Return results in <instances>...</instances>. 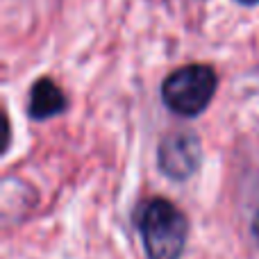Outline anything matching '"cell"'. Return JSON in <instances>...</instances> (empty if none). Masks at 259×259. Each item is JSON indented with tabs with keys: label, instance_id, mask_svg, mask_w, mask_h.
<instances>
[{
	"label": "cell",
	"instance_id": "1",
	"mask_svg": "<svg viewBox=\"0 0 259 259\" xmlns=\"http://www.w3.org/2000/svg\"><path fill=\"white\" fill-rule=\"evenodd\" d=\"M143 250L148 259H180L187 243V216L166 198H150L139 214Z\"/></svg>",
	"mask_w": 259,
	"mask_h": 259
},
{
	"label": "cell",
	"instance_id": "2",
	"mask_svg": "<svg viewBox=\"0 0 259 259\" xmlns=\"http://www.w3.org/2000/svg\"><path fill=\"white\" fill-rule=\"evenodd\" d=\"M219 89L216 71L207 64H189L161 82V100L178 116H198L209 107Z\"/></svg>",
	"mask_w": 259,
	"mask_h": 259
},
{
	"label": "cell",
	"instance_id": "3",
	"mask_svg": "<svg viewBox=\"0 0 259 259\" xmlns=\"http://www.w3.org/2000/svg\"><path fill=\"white\" fill-rule=\"evenodd\" d=\"M202 159L200 141L193 132H170L159 141L157 164L170 180H189Z\"/></svg>",
	"mask_w": 259,
	"mask_h": 259
},
{
	"label": "cell",
	"instance_id": "4",
	"mask_svg": "<svg viewBox=\"0 0 259 259\" xmlns=\"http://www.w3.org/2000/svg\"><path fill=\"white\" fill-rule=\"evenodd\" d=\"M68 109V98L57 82L50 77H41L32 84L27 98V116L32 121H48Z\"/></svg>",
	"mask_w": 259,
	"mask_h": 259
},
{
	"label": "cell",
	"instance_id": "5",
	"mask_svg": "<svg viewBox=\"0 0 259 259\" xmlns=\"http://www.w3.org/2000/svg\"><path fill=\"white\" fill-rule=\"evenodd\" d=\"M252 234H255V239L259 241V214L255 216V221H252Z\"/></svg>",
	"mask_w": 259,
	"mask_h": 259
},
{
	"label": "cell",
	"instance_id": "6",
	"mask_svg": "<svg viewBox=\"0 0 259 259\" xmlns=\"http://www.w3.org/2000/svg\"><path fill=\"white\" fill-rule=\"evenodd\" d=\"M241 5H259V0H239Z\"/></svg>",
	"mask_w": 259,
	"mask_h": 259
}]
</instances>
